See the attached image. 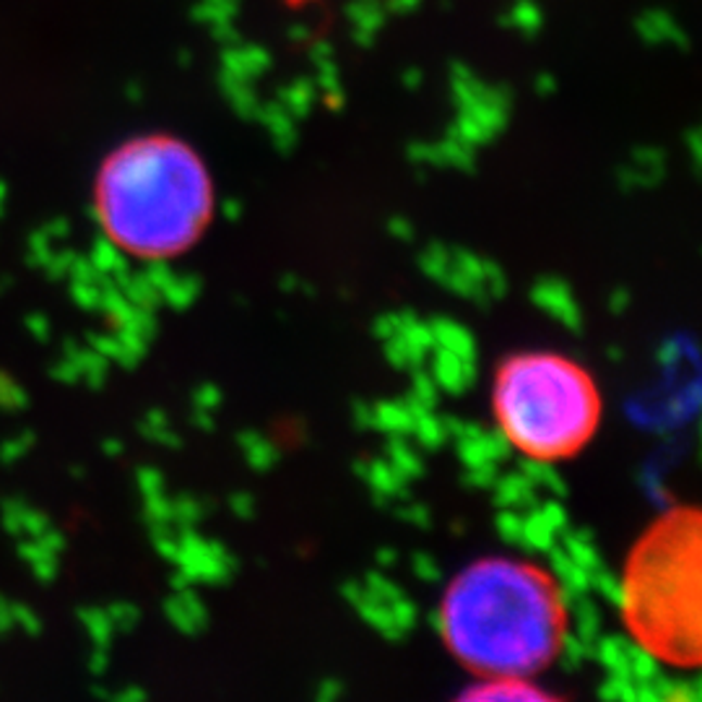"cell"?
<instances>
[{"mask_svg": "<svg viewBox=\"0 0 702 702\" xmlns=\"http://www.w3.org/2000/svg\"><path fill=\"white\" fill-rule=\"evenodd\" d=\"M439 627L448 651L487 679H526L562 651L567 609L554 577L531 562L489 557L445 590Z\"/></svg>", "mask_w": 702, "mask_h": 702, "instance_id": "cell-1", "label": "cell"}, {"mask_svg": "<svg viewBox=\"0 0 702 702\" xmlns=\"http://www.w3.org/2000/svg\"><path fill=\"white\" fill-rule=\"evenodd\" d=\"M97 201L120 251L169 255L199 238L212 212V188L186 143L143 139L104 164Z\"/></svg>", "mask_w": 702, "mask_h": 702, "instance_id": "cell-2", "label": "cell"}, {"mask_svg": "<svg viewBox=\"0 0 702 702\" xmlns=\"http://www.w3.org/2000/svg\"><path fill=\"white\" fill-rule=\"evenodd\" d=\"M622 616L655 661L702 668V508L668 510L640 536L622 577Z\"/></svg>", "mask_w": 702, "mask_h": 702, "instance_id": "cell-3", "label": "cell"}, {"mask_svg": "<svg viewBox=\"0 0 702 702\" xmlns=\"http://www.w3.org/2000/svg\"><path fill=\"white\" fill-rule=\"evenodd\" d=\"M492 404L510 445L534 461H562L580 452L601 419L593 378L560 354L505 359Z\"/></svg>", "mask_w": 702, "mask_h": 702, "instance_id": "cell-4", "label": "cell"}, {"mask_svg": "<svg viewBox=\"0 0 702 702\" xmlns=\"http://www.w3.org/2000/svg\"><path fill=\"white\" fill-rule=\"evenodd\" d=\"M177 560L182 562V567L188 570V575H193L195 580H216L219 575H225L221 562H229V554L221 549L212 547V544H193V541H177Z\"/></svg>", "mask_w": 702, "mask_h": 702, "instance_id": "cell-5", "label": "cell"}, {"mask_svg": "<svg viewBox=\"0 0 702 702\" xmlns=\"http://www.w3.org/2000/svg\"><path fill=\"white\" fill-rule=\"evenodd\" d=\"M465 698L476 700H544L549 698L547 692L536 690V687H528L526 679H495L492 685L478 687V690L469 692Z\"/></svg>", "mask_w": 702, "mask_h": 702, "instance_id": "cell-6", "label": "cell"}, {"mask_svg": "<svg viewBox=\"0 0 702 702\" xmlns=\"http://www.w3.org/2000/svg\"><path fill=\"white\" fill-rule=\"evenodd\" d=\"M167 612H169V620H173L180 629H186V633H195V629L203 625V616H206L203 614L201 603L188 593L175 596V599L169 601Z\"/></svg>", "mask_w": 702, "mask_h": 702, "instance_id": "cell-7", "label": "cell"}, {"mask_svg": "<svg viewBox=\"0 0 702 702\" xmlns=\"http://www.w3.org/2000/svg\"><path fill=\"white\" fill-rule=\"evenodd\" d=\"M242 445H245L247 461H251L255 465V469H266V465L271 463L273 448L266 443V439H260V437L245 439V437H242Z\"/></svg>", "mask_w": 702, "mask_h": 702, "instance_id": "cell-8", "label": "cell"}]
</instances>
